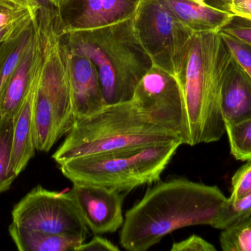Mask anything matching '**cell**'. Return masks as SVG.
<instances>
[{
  "instance_id": "obj_1",
  "label": "cell",
  "mask_w": 251,
  "mask_h": 251,
  "mask_svg": "<svg viewBox=\"0 0 251 251\" xmlns=\"http://www.w3.org/2000/svg\"><path fill=\"white\" fill-rule=\"evenodd\" d=\"M228 197L217 186L186 178L158 181L126 213L119 242L129 251H146L176 230L213 226Z\"/></svg>"
},
{
  "instance_id": "obj_2",
  "label": "cell",
  "mask_w": 251,
  "mask_h": 251,
  "mask_svg": "<svg viewBox=\"0 0 251 251\" xmlns=\"http://www.w3.org/2000/svg\"><path fill=\"white\" fill-rule=\"evenodd\" d=\"M232 60L219 32L192 35L176 76L187 109L190 146L219 141L226 133L221 92Z\"/></svg>"
},
{
  "instance_id": "obj_3",
  "label": "cell",
  "mask_w": 251,
  "mask_h": 251,
  "mask_svg": "<svg viewBox=\"0 0 251 251\" xmlns=\"http://www.w3.org/2000/svg\"><path fill=\"white\" fill-rule=\"evenodd\" d=\"M60 36L69 50L88 57L97 66L106 105L131 100L137 84L153 66L137 38L133 18Z\"/></svg>"
},
{
  "instance_id": "obj_4",
  "label": "cell",
  "mask_w": 251,
  "mask_h": 251,
  "mask_svg": "<svg viewBox=\"0 0 251 251\" xmlns=\"http://www.w3.org/2000/svg\"><path fill=\"white\" fill-rule=\"evenodd\" d=\"M178 143V134L142 114L131 100L106 105L94 114L77 119L52 155L57 165L74 158L128 147Z\"/></svg>"
},
{
  "instance_id": "obj_5",
  "label": "cell",
  "mask_w": 251,
  "mask_h": 251,
  "mask_svg": "<svg viewBox=\"0 0 251 251\" xmlns=\"http://www.w3.org/2000/svg\"><path fill=\"white\" fill-rule=\"evenodd\" d=\"M181 144L128 147L74 158L59 165L73 184H92L129 192L156 183Z\"/></svg>"
},
{
  "instance_id": "obj_6",
  "label": "cell",
  "mask_w": 251,
  "mask_h": 251,
  "mask_svg": "<svg viewBox=\"0 0 251 251\" xmlns=\"http://www.w3.org/2000/svg\"><path fill=\"white\" fill-rule=\"evenodd\" d=\"M44 60L33 106L34 139L37 151L49 152L76 122L58 24L38 18Z\"/></svg>"
},
{
  "instance_id": "obj_7",
  "label": "cell",
  "mask_w": 251,
  "mask_h": 251,
  "mask_svg": "<svg viewBox=\"0 0 251 251\" xmlns=\"http://www.w3.org/2000/svg\"><path fill=\"white\" fill-rule=\"evenodd\" d=\"M133 24L153 66L176 78L194 32L178 20L165 0H143Z\"/></svg>"
},
{
  "instance_id": "obj_8",
  "label": "cell",
  "mask_w": 251,
  "mask_h": 251,
  "mask_svg": "<svg viewBox=\"0 0 251 251\" xmlns=\"http://www.w3.org/2000/svg\"><path fill=\"white\" fill-rule=\"evenodd\" d=\"M12 223L50 234L87 239L90 234L71 192L51 191L37 186L12 211Z\"/></svg>"
},
{
  "instance_id": "obj_9",
  "label": "cell",
  "mask_w": 251,
  "mask_h": 251,
  "mask_svg": "<svg viewBox=\"0 0 251 251\" xmlns=\"http://www.w3.org/2000/svg\"><path fill=\"white\" fill-rule=\"evenodd\" d=\"M131 101L142 114L156 125L176 133L183 144L190 145L184 96L174 75L153 65L137 84Z\"/></svg>"
},
{
  "instance_id": "obj_10",
  "label": "cell",
  "mask_w": 251,
  "mask_h": 251,
  "mask_svg": "<svg viewBox=\"0 0 251 251\" xmlns=\"http://www.w3.org/2000/svg\"><path fill=\"white\" fill-rule=\"evenodd\" d=\"M143 0H68L59 8L60 35L91 30L134 17Z\"/></svg>"
},
{
  "instance_id": "obj_11",
  "label": "cell",
  "mask_w": 251,
  "mask_h": 251,
  "mask_svg": "<svg viewBox=\"0 0 251 251\" xmlns=\"http://www.w3.org/2000/svg\"><path fill=\"white\" fill-rule=\"evenodd\" d=\"M72 197L90 231L95 235L111 234L125 222L121 192L92 184H73Z\"/></svg>"
},
{
  "instance_id": "obj_12",
  "label": "cell",
  "mask_w": 251,
  "mask_h": 251,
  "mask_svg": "<svg viewBox=\"0 0 251 251\" xmlns=\"http://www.w3.org/2000/svg\"><path fill=\"white\" fill-rule=\"evenodd\" d=\"M75 119L97 113L106 106L98 69L90 59L74 53L61 41Z\"/></svg>"
},
{
  "instance_id": "obj_13",
  "label": "cell",
  "mask_w": 251,
  "mask_h": 251,
  "mask_svg": "<svg viewBox=\"0 0 251 251\" xmlns=\"http://www.w3.org/2000/svg\"><path fill=\"white\" fill-rule=\"evenodd\" d=\"M42 53V37L36 19L33 37L10 77L1 97L0 102L1 116L15 118L19 113L30 88L34 74Z\"/></svg>"
},
{
  "instance_id": "obj_14",
  "label": "cell",
  "mask_w": 251,
  "mask_h": 251,
  "mask_svg": "<svg viewBox=\"0 0 251 251\" xmlns=\"http://www.w3.org/2000/svg\"><path fill=\"white\" fill-rule=\"evenodd\" d=\"M43 60L44 44L42 55L37 65L30 88L20 111L14 118L10 166L16 176L25 169L36 151L34 139L33 106L37 85L42 69Z\"/></svg>"
},
{
  "instance_id": "obj_15",
  "label": "cell",
  "mask_w": 251,
  "mask_h": 251,
  "mask_svg": "<svg viewBox=\"0 0 251 251\" xmlns=\"http://www.w3.org/2000/svg\"><path fill=\"white\" fill-rule=\"evenodd\" d=\"M221 109L226 126L251 117V78L234 57L223 84Z\"/></svg>"
},
{
  "instance_id": "obj_16",
  "label": "cell",
  "mask_w": 251,
  "mask_h": 251,
  "mask_svg": "<svg viewBox=\"0 0 251 251\" xmlns=\"http://www.w3.org/2000/svg\"><path fill=\"white\" fill-rule=\"evenodd\" d=\"M178 20L192 32H219L234 16L197 0H165Z\"/></svg>"
},
{
  "instance_id": "obj_17",
  "label": "cell",
  "mask_w": 251,
  "mask_h": 251,
  "mask_svg": "<svg viewBox=\"0 0 251 251\" xmlns=\"http://www.w3.org/2000/svg\"><path fill=\"white\" fill-rule=\"evenodd\" d=\"M8 231L18 250L21 251H75L86 240L76 236L28 229L13 223L9 225Z\"/></svg>"
},
{
  "instance_id": "obj_18",
  "label": "cell",
  "mask_w": 251,
  "mask_h": 251,
  "mask_svg": "<svg viewBox=\"0 0 251 251\" xmlns=\"http://www.w3.org/2000/svg\"><path fill=\"white\" fill-rule=\"evenodd\" d=\"M14 118L0 119V194L7 191L17 178L10 166Z\"/></svg>"
},
{
  "instance_id": "obj_19",
  "label": "cell",
  "mask_w": 251,
  "mask_h": 251,
  "mask_svg": "<svg viewBox=\"0 0 251 251\" xmlns=\"http://www.w3.org/2000/svg\"><path fill=\"white\" fill-rule=\"evenodd\" d=\"M231 153L237 160L251 159V117L243 122L226 126Z\"/></svg>"
},
{
  "instance_id": "obj_20",
  "label": "cell",
  "mask_w": 251,
  "mask_h": 251,
  "mask_svg": "<svg viewBox=\"0 0 251 251\" xmlns=\"http://www.w3.org/2000/svg\"><path fill=\"white\" fill-rule=\"evenodd\" d=\"M251 217V193L237 200L228 198L212 227L217 229H226Z\"/></svg>"
},
{
  "instance_id": "obj_21",
  "label": "cell",
  "mask_w": 251,
  "mask_h": 251,
  "mask_svg": "<svg viewBox=\"0 0 251 251\" xmlns=\"http://www.w3.org/2000/svg\"><path fill=\"white\" fill-rule=\"evenodd\" d=\"M35 22L24 32L14 48L0 63V102L10 77L29 46L35 29Z\"/></svg>"
},
{
  "instance_id": "obj_22",
  "label": "cell",
  "mask_w": 251,
  "mask_h": 251,
  "mask_svg": "<svg viewBox=\"0 0 251 251\" xmlns=\"http://www.w3.org/2000/svg\"><path fill=\"white\" fill-rule=\"evenodd\" d=\"M220 243L224 251H251V217L223 230Z\"/></svg>"
},
{
  "instance_id": "obj_23",
  "label": "cell",
  "mask_w": 251,
  "mask_h": 251,
  "mask_svg": "<svg viewBox=\"0 0 251 251\" xmlns=\"http://www.w3.org/2000/svg\"><path fill=\"white\" fill-rule=\"evenodd\" d=\"M38 12L32 0H0V28L36 16Z\"/></svg>"
},
{
  "instance_id": "obj_24",
  "label": "cell",
  "mask_w": 251,
  "mask_h": 251,
  "mask_svg": "<svg viewBox=\"0 0 251 251\" xmlns=\"http://www.w3.org/2000/svg\"><path fill=\"white\" fill-rule=\"evenodd\" d=\"M37 16L0 28V63L14 48L24 32L36 20Z\"/></svg>"
},
{
  "instance_id": "obj_25",
  "label": "cell",
  "mask_w": 251,
  "mask_h": 251,
  "mask_svg": "<svg viewBox=\"0 0 251 251\" xmlns=\"http://www.w3.org/2000/svg\"><path fill=\"white\" fill-rule=\"evenodd\" d=\"M251 47V20L234 16L219 31Z\"/></svg>"
},
{
  "instance_id": "obj_26",
  "label": "cell",
  "mask_w": 251,
  "mask_h": 251,
  "mask_svg": "<svg viewBox=\"0 0 251 251\" xmlns=\"http://www.w3.org/2000/svg\"><path fill=\"white\" fill-rule=\"evenodd\" d=\"M251 193V159L240 168L231 178V200H237Z\"/></svg>"
},
{
  "instance_id": "obj_27",
  "label": "cell",
  "mask_w": 251,
  "mask_h": 251,
  "mask_svg": "<svg viewBox=\"0 0 251 251\" xmlns=\"http://www.w3.org/2000/svg\"><path fill=\"white\" fill-rule=\"evenodd\" d=\"M221 35L232 53L234 58L251 78V47L232 37L224 34Z\"/></svg>"
},
{
  "instance_id": "obj_28",
  "label": "cell",
  "mask_w": 251,
  "mask_h": 251,
  "mask_svg": "<svg viewBox=\"0 0 251 251\" xmlns=\"http://www.w3.org/2000/svg\"><path fill=\"white\" fill-rule=\"evenodd\" d=\"M171 251H215V246L202 237L192 235L182 241L174 243Z\"/></svg>"
},
{
  "instance_id": "obj_29",
  "label": "cell",
  "mask_w": 251,
  "mask_h": 251,
  "mask_svg": "<svg viewBox=\"0 0 251 251\" xmlns=\"http://www.w3.org/2000/svg\"><path fill=\"white\" fill-rule=\"evenodd\" d=\"M119 248L112 242L100 235H96L91 241L84 242L76 248L75 251H119Z\"/></svg>"
},
{
  "instance_id": "obj_30",
  "label": "cell",
  "mask_w": 251,
  "mask_h": 251,
  "mask_svg": "<svg viewBox=\"0 0 251 251\" xmlns=\"http://www.w3.org/2000/svg\"><path fill=\"white\" fill-rule=\"evenodd\" d=\"M230 13L251 20V0H232Z\"/></svg>"
},
{
  "instance_id": "obj_31",
  "label": "cell",
  "mask_w": 251,
  "mask_h": 251,
  "mask_svg": "<svg viewBox=\"0 0 251 251\" xmlns=\"http://www.w3.org/2000/svg\"><path fill=\"white\" fill-rule=\"evenodd\" d=\"M38 5V12L42 13H50V14L59 15V8L56 5L54 0H32Z\"/></svg>"
},
{
  "instance_id": "obj_32",
  "label": "cell",
  "mask_w": 251,
  "mask_h": 251,
  "mask_svg": "<svg viewBox=\"0 0 251 251\" xmlns=\"http://www.w3.org/2000/svg\"><path fill=\"white\" fill-rule=\"evenodd\" d=\"M197 1L214 8L219 9V10L230 13V6L232 0H197Z\"/></svg>"
},
{
  "instance_id": "obj_33",
  "label": "cell",
  "mask_w": 251,
  "mask_h": 251,
  "mask_svg": "<svg viewBox=\"0 0 251 251\" xmlns=\"http://www.w3.org/2000/svg\"><path fill=\"white\" fill-rule=\"evenodd\" d=\"M67 1L68 0H54V2H55L56 5L58 7V8H60V7Z\"/></svg>"
}]
</instances>
